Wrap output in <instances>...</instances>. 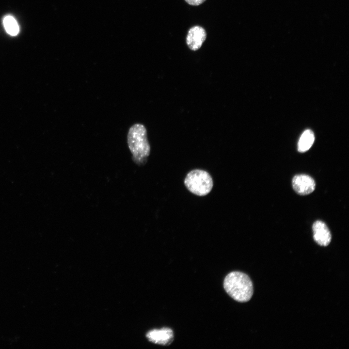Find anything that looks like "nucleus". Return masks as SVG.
I'll return each mask as SVG.
<instances>
[{"label": "nucleus", "mask_w": 349, "mask_h": 349, "mask_svg": "<svg viewBox=\"0 0 349 349\" xmlns=\"http://www.w3.org/2000/svg\"><path fill=\"white\" fill-rule=\"evenodd\" d=\"M315 136L310 129L305 130L300 137L298 143V150L300 152H304L308 150L313 145Z\"/></svg>", "instance_id": "nucleus-8"}, {"label": "nucleus", "mask_w": 349, "mask_h": 349, "mask_svg": "<svg viewBox=\"0 0 349 349\" xmlns=\"http://www.w3.org/2000/svg\"><path fill=\"white\" fill-rule=\"evenodd\" d=\"M223 287L232 299L240 302L249 301L253 294L251 280L246 274L239 271L228 274L223 281Z\"/></svg>", "instance_id": "nucleus-2"}, {"label": "nucleus", "mask_w": 349, "mask_h": 349, "mask_svg": "<svg viewBox=\"0 0 349 349\" xmlns=\"http://www.w3.org/2000/svg\"><path fill=\"white\" fill-rule=\"evenodd\" d=\"M292 184L294 190L301 195L312 193L316 187L315 180L309 175L304 174L294 176L292 180Z\"/></svg>", "instance_id": "nucleus-4"}, {"label": "nucleus", "mask_w": 349, "mask_h": 349, "mask_svg": "<svg viewBox=\"0 0 349 349\" xmlns=\"http://www.w3.org/2000/svg\"><path fill=\"white\" fill-rule=\"evenodd\" d=\"M184 184L187 190L198 196H205L208 194L214 186L213 178L206 171L201 169H194L187 173Z\"/></svg>", "instance_id": "nucleus-3"}, {"label": "nucleus", "mask_w": 349, "mask_h": 349, "mask_svg": "<svg viewBox=\"0 0 349 349\" xmlns=\"http://www.w3.org/2000/svg\"><path fill=\"white\" fill-rule=\"evenodd\" d=\"M206 37V32L203 27L193 26L189 30L186 38L187 44L191 50H197L201 47Z\"/></svg>", "instance_id": "nucleus-5"}, {"label": "nucleus", "mask_w": 349, "mask_h": 349, "mask_svg": "<svg viewBox=\"0 0 349 349\" xmlns=\"http://www.w3.org/2000/svg\"><path fill=\"white\" fill-rule=\"evenodd\" d=\"M315 241L319 245H328L332 238L330 230L326 224L320 221L315 222L312 226Z\"/></svg>", "instance_id": "nucleus-7"}, {"label": "nucleus", "mask_w": 349, "mask_h": 349, "mask_svg": "<svg viewBox=\"0 0 349 349\" xmlns=\"http://www.w3.org/2000/svg\"><path fill=\"white\" fill-rule=\"evenodd\" d=\"M146 337L151 342L161 345H169L174 340V333L169 328H163L161 329H154L148 332Z\"/></svg>", "instance_id": "nucleus-6"}, {"label": "nucleus", "mask_w": 349, "mask_h": 349, "mask_svg": "<svg viewBox=\"0 0 349 349\" xmlns=\"http://www.w3.org/2000/svg\"><path fill=\"white\" fill-rule=\"evenodd\" d=\"M188 4L197 6L203 3L206 0H185Z\"/></svg>", "instance_id": "nucleus-10"}, {"label": "nucleus", "mask_w": 349, "mask_h": 349, "mask_svg": "<svg viewBox=\"0 0 349 349\" xmlns=\"http://www.w3.org/2000/svg\"><path fill=\"white\" fill-rule=\"evenodd\" d=\"M3 24L6 32L11 36L17 35L19 32V27L16 19L11 15H6L3 17Z\"/></svg>", "instance_id": "nucleus-9"}, {"label": "nucleus", "mask_w": 349, "mask_h": 349, "mask_svg": "<svg viewBox=\"0 0 349 349\" xmlns=\"http://www.w3.org/2000/svg\"><path fill=\"white\" fill-rule=\"evenodd\" d=\"M127 138L133 160L138 165L145 163L150 155V145L145 126L140 123L134 124L129 128Z\"/></svg>", "instance_id": "nucleus-1"}]
</instances>
